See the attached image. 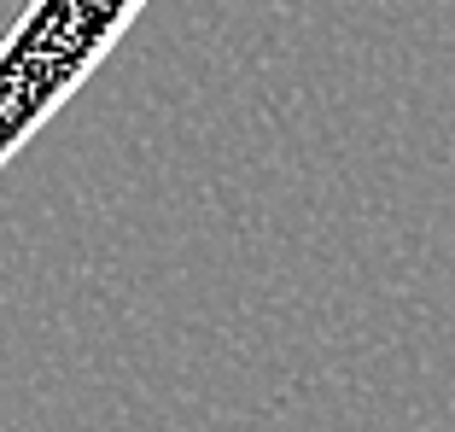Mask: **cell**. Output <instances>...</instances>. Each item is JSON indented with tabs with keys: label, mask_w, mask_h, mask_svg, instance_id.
I'll list each match as a JSON object with an SVG mask.
<instances>
[{
	"label": "cell",
	"mask_w": 455,
	"mask_h": 432,
	"mask_svg": "<svg viewBox=\"0 0 455 432\" xmlns=\"http://www.w3.org/2000/svg\"><path fill=\"white\" fill-rule=\"evenodd\" d=\"M147 0H29L0 41V170L106 65Z\"/></svg>",
	"instance_id": "1"
}]
</instances>
